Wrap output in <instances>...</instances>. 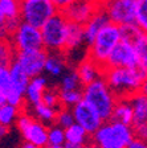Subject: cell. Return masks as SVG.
Returning <instances> with one entry per match:
<instances>
[{
	"label": "cell",
	"instance_id": "1",
	"mask_svg": "<svg viewBox=\"0 0 147 148\" xmlns=\"http://www.w3.org/2000/svg\"><path fill=\"white\" fill-rule=\"evenodd\" d=\"M147 73L141 68H105L102 78L110 87L117 99H130L138 94L142 81Z\"/></svg>",
	"mask_w": 147,
	"mask_h": 148
},
{
	"label": "cell",
	"instance_id": "2",
	"mask_svg": "<svg viewBox=\"0 0 147 148\" xmlns=\"http://www.w3.org/2000/svg\"><path fill=\"white\" fill-rule=\"evenodd\" d=\"M82 101L97 112L102 122H107L110 120L118 99L101 77L94 82L82 86Z\"/></svg>",
	"mask_w": 147,
	"mask_h": 148
},
{
	"label": "cell",
	"instance_id": "3",
	"mask_svg": "<svg viewBox=\"0 0 147 148\" xmlns=\"http://www.w3.org/2000/svg\"><path fill=\"white\" fill-rule=\"evenodd\" d=\"M134 139L131 126L107 120L92 135V143L98 148H126Z\"/></svg>",
	"mask_w": 147,
	"mask_h": 148
},
{
	"label": "cell",
	"instance_id": "4",
	"mask_svg": "<svg viewBox=\"0 0 147 148\" xmlns=\"http://www.w3.org/2000/svg\"><path fill=\"white\" fill-rule=\"evenodd\" d=\"M121 41V31L119 27L109 24L104 27L99 31V33L95 36L93 42L88 46V54L86 57L90 58L94 64H97L104 70L106 68V61L110 56L111 50L115 48V45Z\"/></svg>",
	"mask_w": 147,
	"mask_h": 148
},
{
	"label": "cell",
	"instance_id": "5",
	"mask_svg": "<svg viewBox=\"0 0 147 148\" xmlns=\"http://www.w3.org/2000/svg\"><path fill=\"white\" fill-rule=\"evenodd\" d=\"M66 29L68 21L61 12H57L55 16L49 18L40 28L44 50H46L49 54L50 53H56V54L64 53L65 41H66Z\"/></svg>",
	"mask_w": 147,
	"mask_h": 148
},
{
	"label": "cell",
	"instance_id": "6",
	"mask_svg": "<svg viewBox=\"0 0 147 148\" xmlns=\"http://www.w3.org/2000/svg\"><path fill=\"white\" fill-rule=\"evenodd\" d=\"M56 13H57V9L50 3V0L24 1L20 7V20L39 29Z\"/></svg>",
	"mask_w": 147,
	"mask_h": 148
},
{
	"label": "cell",
	"instance_id": "7",
	"mask_svg": "<svg viewBox=\"0 0 147 148\" xmlns=\"http://www.w3.org/2000/svg\"><path fill=\"white\" fill-rule=\"evenodd\" d=\"M101 7L111 24L117 27L135 24L137 0H105Z\"/></svg>",
	"mask_w": 147,
	"mask_h": 148
},
{
	"label": "cell",
	"instance_id": "8",
	"mask_svg": "<svg viewBox=\"0 0 147 148\" xmlns=\"http://www.w3.org/2000/svg\"><path fill=\"white\" fill-rule=\"evenodd\" d=\"M9 42L16 52H28V50H39L43 48V40L39 28H35L29 24L20 23L16 31L12 33Z\"/></svg>",
	"mask_w": 147,
	"mask_h": 148
},
{
	"label": "cell",
	"instance_id": "9",
	"mask_svg": "<svg viewBox=\"0 0 147 148\" xmlns=\"http://www.w3.org/2000/svg\"><path fill=\"white\" fill-rule=\"evenodd\" d=\"M16 126L27 143L39 148H45L48 145V127L44 123L27 114H20L16 119Z\"/></svg>",
	"mask_w": 147,
	"mask_h": 148
},
{
	"label": "cell",
	"instance_id": "10",
	"mask_svg": "<svg viewBox=\"0 0 147 148\" xmlns=\"http://www.w3.org/2000/svg\"><path fill=\"white\" fill-rule=\"evenodd\" d=\"M48 52L44 49L28 50V52H16L13 61L21 68V70L29 78L43 75Z\"/></svg>",
	"mask_w": 147,
	"mask_h": 148
},
{
	"label": "cell",
	"instance_id": "11",
	"mask_svg": "<svg viewBox=\"0 0 147 148\" xmlns=\"http://www.w3.org/2000/svg\"><path fill=\"white\" fill-rule=\"evenodd\" d=\"M106 68H138V57L133 44L121 40L111 50Z\"/></svg>",
	"mask_w": 147,
	"mask_h": 148
},
{
	"label": "cell",
	"instance_id": "12",
	"mask_svg": "<svg viewBox=\"0 0 147 148\" xmlns=\"http://www.w3.org/2000/svg\"><path fill=\"white\" fill-rule=\"evenodd\" d=\"M70 110L74 118V123L82 127L89 135H93L104 123L97 112L89 105H86L84 101L78 102Z\"/></svg>",
	"mask_w": 147,
	"mask_h": 148
},
{
	"label": "cell",
	"instance_id": "13",
	"mask_svg": "<svg viewBox=\"0 0 147 148\" xmlns=\"http://www.w3.org/2000/svg\"><path fill=\"white\" fill-rule=\"evenodd\" d=\"M101 7V4L97 3L95 0H76L73 4L65 8L62 11V15L69 23L84 25Z\"/></svg>",
	"mask_w": 147,
	"mask_h": 148
},
{
	"label": "cell",
	"instance_id": "14",
	"mask_svg": "<svg viewBox=\"0 0 147 148\" xmlns=\"http://www.w3.org/2000/svg\"><path fill=\"white\" fill-rule=\"evenodd\" d=\"M109 23L110 21H109V17H107L106 12L102 9V7H99L94 12V15L82 25L84 38H85L86 45L89 46L90 44L93 42V40L95 38V36L99 33V31H101L104 27H106Z\"/></svg>",
	"mask_w": 147,
	"mask_h": 148
},
{
	"label": "cell",
	"instance_id": "15",
	"mask_svg": "<svg viewBox=\"0 0 147 148\" xmlns=\"http://www.w3.org/2000/svg\"><path fill=\"white\" fill-rule=\"evenodd\" d=\"M48 89V78L44 75H37L29 79L27 89L24 92V98L29 105L35 106L40 105L41 98H43V92Z\"/></svg>",
	"mask_w": 147,
	"mask_h": 148
},
{
	"label": "cell",
	"instance_id": "16",
	"mask_svg": "<svg viewBox=\"0 0 147 148\" xmlns=\"http://www.w3.org/2000/svg\"><path fill=\"white\" fill-rule=\"evenodd\" d=\"M74 70H76L82 86H86V85H89V83L94 82L95 79L102 77V69L88 57L77 65V68Z\"/></svg>",
	"mask_w": 147,
	"mask_h": 148
},
{
	"label": "cell",
	"instance_id": "17",
	"mask_svg": "<svg viewBox=\"0 0 147 148\" xmlns=\"http://www.w3.org/2000/svg\"><path fill=\"white\" fill-rule=\"evenodd\" d=\"M133 108V123L131 127L147 126V97L142 94H135L129 99Z\"/></svg>",
	"mask_w": 147,
	"mask_h": 148
},
{
	"label": "cell",
	"instance_id": "18",
	"mask_svg": "<svg viewBox=\"0 0 147 148\" xmlns=\"http://www.w3.org/2000/svg\"><path fill=\"white\" fill-rule=\"evenodd\" d=\"M82 45H85L82 25L76 24V23H69V21H68L66 41H65V49H64V52L70 53V52H73V50L80 49Z\"/></svg>",
	"mask_w": 147,
	"mask_h": 148
},
{
	"label": "cell",
	"instance_id": "19",
	"mask_svg": "<svg viewBox=\"0 0 147 148\" xmlns=\"http://www.w3.org/2000/svg\"><path fill=\"white\" fill-rule=\"evenodd\" d=\"M110 120L111 122L121 123V124H125V126H131L133 108H131V105H130L129 99H118V101H117Z\"/></svg>",
	"mask_w": 147,
	"mask_h": 148
},
{
	"label": "cell",
	"instance_id": "20",
	"mask_svg": "<svg viewBox=\"0 0 147 148\" xmlns=\"http://www.w3.org/2000/svg\"><path fill=\"white\" fill-rule=\"evenodd\" d=\"M8 69H9V77H11V89L9 90H13V91L20 92V94L24 95L25 89H27L31 78L21 70V68L15 61L9 65Z\"/></svg>",
	"mask_w": 147,
	"mask_h": 148
},
{
	"label": "cell",
	"instance_id": "21",
	"mask_svg": "<svg viewBox=\"0 0 147 148\" xmlns=\"http://www.w3.org/2000/svg\"><path fill=\"white\" fill-rule=\"evenodd\" d=\"M66 70V61L61 57V54H56V53H48L45 65H44V71L52 75L55 78L62 77V74Z\"/></svg>",
	"mask_w": 147,
	"mask_h": 148
},
{
	"label": "cell",
	"instance_id": "22",
	"mask_svg": "<svg viewBox=\"0 0 147 148\" xmlns=\"http://www.w3.org/2000/svg\"><path fill=\"white\" fill-rule=\"evenodd\" d=\"M65 143L86 145L90 143V135L78 124H72L65 130Z\"/></svg>",
	"mask_w": 147,
	"mask_h": 148
},
{
	"label": "cell",
	"instance_id": "23",
	"mask_svg": "<svg viewBox=\"0 0 147 148\" xmlns=\"http://www.w3.org/2000/svg\"><path fill=\"white\" fill-rule=\"evenodd\" d=\"M133 46L138 57V66L147 73V34L141 33L137 40L133 42Z\"/></svg>",
	"mask_w": 147,
	"mask_h": 148
},
{
	"label": "cell",
	"instance_id": "24",
	"mask_svg": "<svg viewBox=\"0 0 147 148\" xmlns=\"http://www.w3.org/2000/svg\"><path fill=\"white\" fill-rule=\"evenodd\" d=\"M58 98H60V106L61 107L72 108L78 102L82 101V89L69 90V91L58 90Z\"/></svg>",
	"mask_w": 147,
	"mask_h": 148
},
{
	"label": "cell",
	"instance_id": "25",
	"mask_svg": "<svg viewBox=\"0 0 147 148\" xmlns=\"http://www.w3.org/2000/svg\"><path fill=\"white\" fill-rule=\"evenodd\" d=\"M20 7L19 0H0V11L7 20H20Z\"/></svg>",
	"mask_w": 147,
	"mask_h": 148
},
{
	"label": "cell",
	"instance_id": "26",
	"mask_svg": "<svg viewBox=\"0 0 147 148\" xmlns=\"http://www.w3.org/2000/svg\"><path fill=\"white\" fill-rule=\"evenodd\" d=\"M77 89H82L78 75H77L76 70H68L62 74L61 81H60V87L58 90L61 91H69V90H77Z\"/></svg>",
	"mask_w": 147,
	"mask_h": 148
},
{
	"label": "cell",
	"instance_id": "27",
	"mask_svg": "<svg viewBox=\"0 0 147 148\" xmlns=\"http://www.w3.org/2000/svg\"><path fill=\"white\" fill-rule=\"evenodd\" d=\"M20 115V108L13 107L11 105H4L0 107V124L1 126H11L13 122H16V119Z\"/></svg>",
	"mask_w": 147,
	"mask_h": 148
},
{
	"label": "cell",
	"instance_id": "28",
	"mask_svg": "<svg viewBox=\"0 0 147 148\" xmlns=\"http://www.w3.org/2000/svg\"><path fill=\"white\" fill-rule=\"evenodd\" d=\"M135 25L142 33L147 34V0H137Z\"/></svg>",
	"mask_w": 147,
	"mask_h": 148
},
{
	"label": "cell",
	"instance_id": "29",
	"mask_svg": "<svg viewBox=\"0 0 147 148\" xmlns=\"http://www.w3.org/2000/svg\"><path fill=\"white\" fill-rule=\"evenodd\" d=\"M35 115L37 116V120L39 122H41V123H53L56 120V112H57V110H55V108H50L48 107V106L43 105V103H40V105L35 106Z\"/></svg>",
	"mask_w": 147,
	"mask_h": 148
},
{
	"label": "cell",
	"instance_id": "30",
	"mask_svg": "<svg viewBox=\"0 0 147 148\" xmlns=\"http://www.w3.org/2000/svg\"><path fill=\"white\" fill-rule=\"evenodd\" d=\"M15 60V50L9 41L0 40V66L8 68Z\"/></svg>",
	"mask_w": 147,
	"mask_h": 148
},
{
	"label": "cell",
	"instance_id": "31",
	"mask_svg": "<svg viewBox=\"0 0 147 148\" xmlns=\"http://www.w3.org/2000/svg\"><path fill=\"white\" fill-rule=\"evenodd\" d=\"M55 124L58 127H61L62 130H66L68 127H70L72 124H74V118H73L70 108H66V107L58 108L57 112H56Z\"/></svg>",
	"mask_w": 147,
	"mask_h": 148
},
{
	"label": "cell",
	"instance_id": "32",
	"mask_svg": "<svg viewBox=\"0 0 147 148\" xmlns=\"http://www.w3.org/2000/svg\"><path fill=\"white\" fill-rule=\"evenodd\" d=\"M65 144V130L58 126L48 128V145H64Z\"/></svg>",
	"mask_w": 147,
	"mask_h": 148
},
{
	"label": "cell",
	"instance_id": "33",
	"mask_svg": "<svg viewBox=\"0 0 147 148\" xmlns=\"http://www.w3.org/2000/svg\"><path fill=\"white\" fill-rule=\"evenodd\" d=\"M41 103L50 108L58 110L61 107L60 106V98H58V89H46L43 92V98H41Z\"/></svg>",
	"mask_w": 147,
	"mask_h": 148
},
{
	"label": "cell",
	"instance_id": "34",
	"mask_svg": "<svg viewBox=\"0 0 147 148\" xmlns=\"http://www.w3.org/2000/svg\"><path fill=\"white\" fill-rule=\"evenodd\" d=\"M119 31H121V40L126 41V42H130V44L134 42V41L137 40V37L142 33V32L139 31V28L135 24L119 27Z\"/></svg>",
	"mask_w": 147,
	"mask_h": 148
},
{
	"label": "cell",
	"instance_id": "35",
	"mask_svg": "<svg viewBox=\"0 0 147 148\" xmlns=\"http://www.w3.org/2000/svg\"><path fill=\"white\" fill-rule=\"evenodd\" d=\"M11 89V77H9V69L6 66H0V91L8 92Z\"/></svg>",
	"mask_w": 147,
	"mask_h": 148
},
{
	"label": "cell",
	"instance_id": "36",
	"mask_svg": "<svg viewBox=\"0 0 147 148\" xmlns=\"http://www.w3.org/2000/svg\"><path fill=\"white\" fill-rule=\"evenodd\" d=\"M76 0H50V3L55 5V8L57 9V12H62L65 8L73 4Z\"/></svg>",
	"mask_w": 147,
	"mask_h": 148
},
{
	"label": "cell",
	"instance_id": "37",
	"mask_svg": "<svg viewBox=\"0 0 147 148\" xmlns=\"http://www.w3.org/2000/svg\"><path fill=\"white\" fill-rule=\"evenodd\" d=\"M126 148H147V142L141 140V139L134 138L131 142H130V144L127 145Z\"/></svg>",
	"mask_w": 147,
	"mask_h": 148
},
{
	"label": "cell",
	"instance_id": "38",
	"mask_svg": "<svg viewBox=\"0 0 147 148\" xmlns=\"http://www.w3.org/2000/svg\"><path fill=\"white\" fill-rule=\"evenodd\" d=\"M139 94H142V95H146L147 97V77L144 78L143 81H142L141 86H139Z\"/></svg>",
	"mask_w": 147,
	"mask_h": 148
},
{
	"label": "cell",
	"instance_id": "39",
	"mask_svg": "<svg viewBox=\"0 0 147 148\" xmlns=\"http://www.w3.org/2000/svg\"><path fill=\"white\" fill-rule=\"evenodd\" d=\"M7 105V94L3 91H0V107Z\"/></svg>",
	"mask_w": 147,
	"mask_h": 148
},
{
	"label": "cell",
	"instance_id": "40",
	"mask_svg": "<svg viewBox=\"0 0 147 148\" xmlns=\"http://www.w3.org/2000/svg\"><path fill=\"white\" fill-rule=\"evenodd\" d=\"M7 132H8V127L1 126V124H0V139L4 138V136L7 135Z\"/></svg>",
	"mask_w": 147,
	"mask_h": 148
},
{
	"label": "cell",
	"instance_id": "41",
	"mask_svg": "<svg viewBox=\"0 0 147 148\" xmlns=\"http://www.w3.org/2000/svg\"><path fill=\"white\" fill-rule=\"evenodd\" d=\"M64 148H85V145H78V144H72V143H65Z\"/></svg>",
	"mask_w": 147,
	"mask_h": 148
},
{
	"label": "cell",
	"instance_id": "42",
	"mask_svg": "<svg viewBox=\"0 0 147 148\" xmlns=\"http://www.w3.org/2000/svg\"><path fill=\"white\" fill-rule=\"evenodd\" d=\"M6 21H7L6 16H4L3 12L0 11V27H6Z\"/></svg>",
	"mask_w": 147,
	"mask_h": 148
},
{
	"label": "cell",
	"instance_id": "43",
	"mask_svg": "<svg viewBox=\"0 0 147 148\" xmlns=\"http://www.w3.org/2000/svg\"><path fill=\"white\" fill-rule=\"evenodd\" d=\"M21 148H39V147H36V145L31 144V143H27V142H25L24 144L21 145Z\"/></svg>",
	"mask_w": 147,
	"mask_h": 148
},
{
	"label": "cell",
	"instance_id": "44",
	"mask_svg": "<svg viewBox=\"0 0 147 148\" xmlns=\"http://www.w3.org/2000/svg\"><path fill=\"white\" fill-rule=\"evenodd\" d=\"M85 148H98V147H97V145H95V144H93L92 142H90L89 144H86V145H85Z\"/></svg>",
	"mask_w": 147,
	"mask_h": 148
},
{
	"label": "cell",
	"instance_id": "45",
	"mask_svg": "<svg viewBox=\"0 0 147 148\" xmlns=\"http://www.w3.org/2000/svg\"><path fill=\"white\" fill-rule=\"evenodd\" d=\"M45 148H64V145H46Z\"/></svg>",
	"mask_w": 147,
	"mask_h": 148
},
{
	"label": "cell",
	"instance_id": "46",
	"mask_svg": "<svg viewBox=\"0 0 147 148\" xmlns=\"http://www.w3.org/2000/svg\"><path fill=\"white\" fill-rule=\"evenodd\" d=\"M95 1H97V3H99V4H102L105 1V0H95Z\"/></svg>",
	"mask_w": 147,
	"mask_h": 148
},
{
	"label": "cell",
	"instance_id": "47",
	"mask_svg": "<svg viewBox=\"0 0 147 148\" xmlns=\"http://www.w3.org/2000/svg\"><path fill=\"white\" fill-rule=\"evenodd\" d=\"M20 3H24V1H31V0H19Z\"/></svg>",
	"mask_w": 147,
	"mask_h": 148
}]
</instances>
